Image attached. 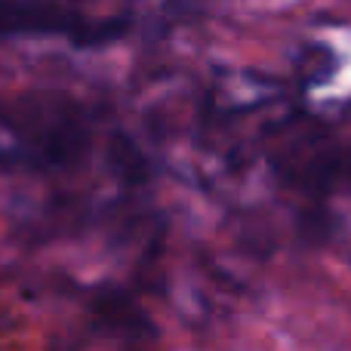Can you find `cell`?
<instances>
[{"label": "cell", "mask_w": 351, "mask_h": 351, "mask_svg": "<svg viewBox=\"0 0 351 351\" xmlns=\"http://www.w3.org/2000/svg\"><path fill=\"white\" fill-rule=\"evenodd\" d=\"M114 34L121 25L86 22L56 0H0V37H71L86 47Z\"/></svg>", "instance_id": "obj_1"}, {"label": "cell", "mask_w": 351, "mask_h": 351, "mask_svg": "<svg viewBox=\"0 0 351 351\" xmlns=\"http://www.w3.org/2000/svg\"><path fill=\"white\" fill-rule=\"evenodd\" d=\"M12 133H25V130H37V133H28L22 136L25 145H37L47 158L53 160H62V158H74V152L80 148L77 142V133L80 121L74 117V111L68 105H34L28 114V108H22V121L12 123Z\"/></svg>", "instance_id": "obj_2"}]
</instances>
